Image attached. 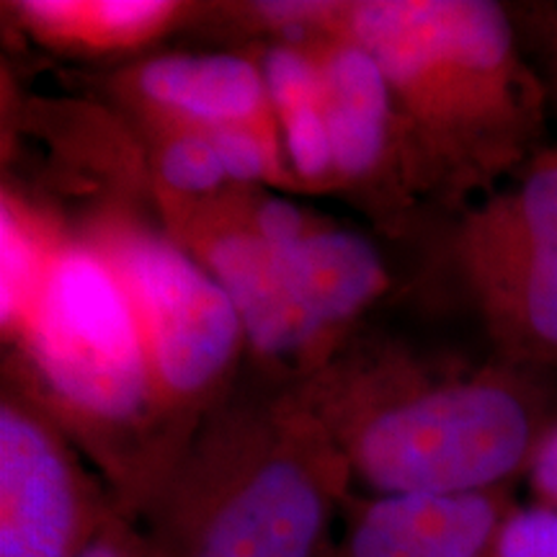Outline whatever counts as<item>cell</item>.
Segmentation results:
<instances>
[{
  "mask_svg": "<svg viewBox=\"0 0 557 557\" xmlns=\"http://www.w3.org/2000/svg\"><path fill=\"white\" fill-rule=\"evenodd\" d=\"M372 496L500 491L549 429L527 372L444 374L398 351L336 357L295 387Z\"/></svg>",
  "mask_w": 557,
  "mask_h": 557,
  "instance_id": "7a4b0ae2",
  "label": "cell"
},
{
  "mask_svg": "<svg viewBox=\"0 0 557 557\" xmlns=\"http://www.w3.org/2000/svg\"><path fill=\"white\" fill-rule=\"evenodd\" d=\"M351 472L297 389L222 403L137 524L160 557H329Z\"/></svg>",
  "mask_w": 557,
  "mask_h": 557,
  "instance_id": "277c9868",
  "label": "cell"
},
{
  "mask_svg": "<svg viewBox=\"0 0 557 557\" xmlns=\"http://www.w3.org/2000/svg\"><path fill=\"white\" fill-rule=\"evenodd\" d=\"M86 238L127 292L160 406L184 438L225 403L243 348L240 315L225 287L178 240L129 218H103Z\"/></svg>",
  "mask_w": 557,
  "mask_h": 557,
  "instance_id": "5b68a950",
  "label": "cell"
},
{
  "mask_svg": "<svg viewBox=\"0 0 557 557\" xmlns=\"http://www.w3.org/2000/svg\"><path fill=\"white\" fill-rule=\"evenodd\" d=\"M447 259L500 364H557V145L462 209Z\"/></svg>",
  "mask_w": 557,
  "mask_h": 557,
  "instance_id": "8992f818",
  "label": "cell"
},
{
  "mask_svg": "<svg viewBox=\"0 0 557 557\" xmlns=\"http://www.w3.org/2000/svg\"><path fill=\"white\" fill-rule=\"evenodd\" d=\"M152 150V173L169 220L207 205L233 184L218 148L201 129L158 127Z\"/></svg>",
  "mask_w": 557,
  "mask_h": 557,
  "instance_id": "5bb4252c",
  "label": "cell"
},
{
  "mask_svg": "<svg viewBox=\"0 0 557 557\" xmlns=\"http://www.w3.org/2000/svg\"><path fill=\"white\" fill-rule=\"evenodd\" d=\"M173 0H21L13 18L29 37L70 54H109L148 47L184 18Z\"/></svg>",
  "mask_w": 557,
  "mask_h": 557,
  "instance_id": "7c38bea8",
  "label": "cell"
},
{
  "mask_svg": "<svg viewBox=\"0 0 557 557\" xmlns=\"http://www.w3.org/2000/svg\"><path fill=\"white\" fill-rule=\"evenodd\" d=\"M529 485H532L534 504H542L557 511V421L542 434L532 462L527 468Z\"/></svg>",
  "mask_w": 557,
  "mask_h": 557,
  "instance_id": "e0dca14e",
  "label": "cell"
},
{
  "mask_svg": "<svg viewBox=\"0 0 557 557\" xmlns=\"http://www.w3.org/2000/svg\"><path fill=\"white\" fill-rule=\"evenodd\" d=\"M9 344L11 385L88 459L122 517L139 521L191 442L160 406L127 292L88 238H65Z\"/></svg>",
  "mask_w": 557,
  "mask_h": 557,
  "instance_id": "3957f363",
  "label": "cell"
},
{
  "mask_svg": "<svg viewBox=\"0 0 557 557\" xmlns=\"http://www.w3.org/2000/svg\"><path fill=\"white\" fill-rule=\"evenodd\" d=\"M122 517L58 423L5 385L0 403V557H78Z\"/></svg>",
  "mask_w": 557,
  "mask_h": 557,
  "instance_id": "52a82bcc",
  "label": "cell"
},
{
  "mask_svg": "<svg viewBox=\"0 0 557 557\" xmlns=\"http://www.w3.org/2000/svg\"><path fill=\"white\" fill-rule=\"evenodd\" d=\"M517 506L506 487L457 496L348 498L346 529L329 557H487Z\"/></svg>",
  "mask_w": 557,
  "mask_h": 557,
  "instance_id": "9c48e42d",
  "label": "cell"
},
{
  "mask_svg": "<svg viewBox=\"0 0 557 557\" xmlns=\"http://www.w3.org/2000/svg\"><path fill=\"white\" fill-rule=\"evenodd\" d=\"M289 41L308 47L318 62L336 189L400 184L393 94L374 54L333 32Z\"/></svg>",
  "mask_w": 557,
  "mask_h": 557,
  "instance_id": "30bf717a",
  "label": "cell"
},
{
  "mask_svg": "<svg viewBox=\"0 0 557 557\" xmlns=\"http://www.w3.org/2000/svg\"><path fill=\"white\" fill-rule=\"evenodd\" d=\"M274 250L278 269L329 364L348 325L387 289L380 250L359 233L315 222L305 238Z\"/></svg>",
  "mask_w": 557,
  "mask_h": 557,
  "instance_id": "8fae6325",
  "label": "cell"
},
{
  "mask_svg": "<svg viewBox=\"0 0 557 557\" xmlns=\"http://www.w3.org/2000/svg\"><path fill=\"white\" fill-rule=\"evenodd\" d=\"M78 557H160L145 529L127 517H116Z\"/></svg>",
  "mask_w": 557,
  "mask_h": 557,
  "instance_id": "2e32d148",
  "label": "cell"
},
{
  "mask_svg": "<svg viewBox=\"0 0 557 557\" xmlns=\"http://www.w3.org/2000/svg\"><path fill=\"white\" fill-rule=\"evenodd\" d=\"M65 238L16 194L0 199V323L9 341L29 315Z\"/></svg>",
  "mask_w": 557,
  "mask_h": 557,
  "instance_id": "4fadbf2b",
  "label": "cell"
},
{
  "mask_svg": "<svg viewBox=\"0 0 557 557\" xmlns=\"http://www.w3.org/2000/svg\"><path fill=\"white\" fill-rule=\"evenodd\" d=\"M114 94L150 129L256 127L278 132L263 70L240 54H158L116 75Z\"/></svg>",
  "mask_w": 557,
  "mask_h": 557,
  "instance_id": "ba28073f",
  "label": "cell"
},
{
  "mask_svg": "<svg viewBox=\"0 0 557 557\" xmlns=\"http://www.w3.org/2000/svg\"><path fill=\"white\" fill-rule=\"evenodd\" d=\"M357 41L385 73L406 194L462 209L542 150L547 96L491 0L331 3L323 29Z\"/></svg>",
  "mask_w": 557,
  "mask_h": 557,
  "instance_id": "6da1fadb",
  "label": "cell"
},
{
  "mask_svg": "<svg viewBox=\"0 0 557 557\" xmlns=\"http://www.w3.org/2000/svg\"><path fill=\"white\" fill-rule=\"evenodd\" d=\"M487 557H557V511L542 504L513 506Z\"/></svg>",
  "mask_w": 557,
  "mask_h": 557,
  "instance_id": "9a60e30c",
  "label": "cell"
}]
</instances>
